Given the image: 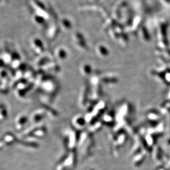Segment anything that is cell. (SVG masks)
<instances>
[{"label":"cell","mask_w":170,"mask_h":170,"mask_svg":"<svg viewBox=\"0 0 170 170\" xmlns=\"http://www.w3.org/2000/svg\"><path fill=\"white\" fill-rule=\"evenodd\" d=\"M76 156L75 152H72L71 154L69 155L68 158H66V161L63 165L64 167L68 168H73L75 166L76 162Z\"/></svg>","instance_id":"6da1fadb"},{"label":"cell","mask_w":170,"mask_h":170,"mask_svg":"<svg viewBox=\"0 0 170 170\" xmlns=\"http://www.w3.org/2000/svg\"><path fill=\"white\" fill-rule=\"evenodd\" d=\"M86 118H84L82 116H76L73 119V124L77 129H82L86 125Z\"/></svg>","instance_id":"7a4b0ae2"},{"label":"cell","mask_w":170,"mask_h":170,"mask_svg":"<svg viewBox=\"0 0 170 170\" xmlns=\"http://www.w3.org/2000/svg\"><path fill=\"white\" fill-rule=\"evenodd\" d=\"M145 159V155L142 153H139L135 155V158H133L132 164L135 167H139L144 162Z\"/></svg>","instance_id":"3957f363"},{"label":"cell","mask_w":170,"mask_h":170,"mask_svg":"<svg viewBox=\"0 0 170 170\" xmlns=\"http://www.w3.org/2000/svg\"><path fill=\"white\" fill-rule=\"evenodd\" d=\"M34 46V49L36 50V51L37 52L38 50H41V45L42 46V44H41V42H40V41L37 39H35L32 41V46Z\"/></svg>","instance_id":"277c9868"},{"label":"cell","mask_w":170,"mask_h":170,"mask_svg":"<svg viewBox=\"0 0 170 170\" xmlns=\"http://www.w3.org/2000/svg\"><path fill=\"white\" fill-rule=\"evenodd\" d=\"M82 73L83 75L88 76L91 73V69L90 66L85 65L82 68Z\"/></svg>","instance_id":"5b68a950"},{"label":"cell","mask_w":170,"mask_h":170,"mask_svg":"<svg viewBox=\"0 0 170 170\" xmlns=\"http://www.w3.org/2000/svg\"><path fill=\"white\" fill-rule=\"evenodd\" d=\"M158 170H167L166 168H158Z\"/></svg>","instance_id":"8992f818"},{"label":"cell","mask_w":170,"mask_h":170,"mask_svg":"<svg viewBox=\"0 0 170 170\" xmlns=\"http://www.w3.org/2000/svg\"></svg>","instance_id":"52a82bcc"}]
</instances>
